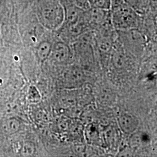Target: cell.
<instances>
[{"mask_svg": "<svg viewBox=\"0 0 157 157\" xmlns=\"http://www.w3.org/2000/svg\"><path fill=\"white\" fill-rule=\"evenodd\" d=\"M34 12L42 27L56 32L64 21L65 11L60 0H35Z\"/></svg>", "mask_w": 157, "mask_h": 157, "instance_id": "obj_1", "label": "cell"}, {"mask_svg": "<svg viewBox=\"0 0 157 157\" xmlns=\"http://www.w3.org/2000/svg\"><path fill=\"white\" fill-rule=\"evenodd\" d=\"M109 11L112 25L115 30L140 28L141 15L124 0H111Z\"/></svg>", "mask_w": 157, "mask_h": 157, "instance_id": "obj_2", "label": "cell"}, {"mask_svg": "<svg viewBox=\"0 0 157 157\" xmlns=\"http://www.w3.org/2000/svg\"><path fill=\"white\" fill-rule=\"evenodd\" d=\"M117 37L121 44L131 52L140 54L147 44V37L139 29L117 30Z\"/></svg>", "mask_w": 157, "mask_h": 157, "instance_id": "obj_3", "label": "cell"}, {"mask_svg": "<svg viewBox=\"0 0 157 157\" xmlns=\"http://www.w3.org/2000/svg\"><path fill=\"white\" fill-rule=\"evenodd\" d=\"M85 20L89 30L95 31L107 23L111 22L109 10L90 8L84 12Z\"/></svg>", "mask_w": 157, "mask_h": 157, "instance_id": "obj_4", "label": "cell"}, {"mask_svg": "<svg viewBox=\"0 0 157 157\" xmlns=\"http://www.w3.org/2000/svg\"><path fill=\"white\" fill-rule=\"evenodd\" d=\"M72 56V51L69 45L62 40L56 41L53 43L50 56L59 63H66Z\"/></svg>", "mask_w": 157, "mask_h": 157, "instance_id": "obj_5", "label": "cell"}, {"mask_svg": "<svg viewBox=\"0 0 157 157\" xmlns=\"http://www.w3.org/2000/svg\"><path fill=\"white\" fill-rule=\"evenodd\" d=\"M118 124L119 128L124 133L131 135L138 129L140 121L133 114L124 112L118 117Z\"/></svg>", "mask_w": 157, "mask_h": 157, "instance_id": "obj_6", "label": "cell"}, {"mask_svg": "<svg viewBox=\"0 0 157 157\" xmlns=\"http://www.w3.org/2000/svg\"><path fill=\"white\" fill-rule=\"evenodd\" d=\"M53 43L49 40H41L36 48V54L41 61L44 62L47 60L51 55Z\"/></svg>", "mask_w": 157, "mask_h": 157, "instance_id": "obj_7", "label": "cell"}, {"mask_svg": "<svg viewBox=\"0 0 157 157\" xmlns=\"http://www.w3.org/2000/svg\"><path fill=\"white\" fill-rule=\"evenodd\" d=\"M19 128L20 123L15 118H9L0 122V130L6 134H13L17 132Z\"/></svg>", "mask_w": 157, "mask_h": 157, "instance_id": "obj_8", "label": "cell"}, {"mask_svg": "<svg viewBox=\"0 0 157 157\" xmlns=\"http://www.w3.org/2000/svg\"><path fill=\"white\" fill-rule=\"evenodd\" d=\"M65 79L67 84L76 85L81 83L83 79V74L78 68H72L65 73Z\"/></svg>", "mask_w": 157, "mask_h": 157, "instance_id": "obj_9", "label": "cell"}, {"mask_svg": "<svg viewBox=\"0 0 157 157\" xmlns=\"http://www.w3.org/2000/svg\"><path fill=\"white\" fill-rule=\"evenodd\" d=\"M131 135L130 144L132 147H139L150 141L149 136L144 133L135 132Z\"/></svg>", "mask_w": 157, "mask_h": 157, "instance_id": "obj_10", "label": "cell"}, {"mask_svg": "<svg viewBox=\"0 0 157 157\" xmlns=\"http://www.w3.org/2000/svg\"><path fill=\"white\" fill-rule=\"evenodd\" d=\"M86 136L87 140L90 143H94L100 140L99 130L94 124H90L87 126Z\"/></svg>", "mask_w": 157, "mask_h": 157, "instance_id": "obj_11", "label": "cell"}, {"mask_svg": "<svg viewBox=\"0 0 157 157\" xmlns=\"http://www.w3.org/2000/svg\"><path fill=\"white\" fill-rule=\"evenodd\" d=\"M112 60L116 67L118 68L123 67L126 61V56L123 50L117 47L112 56Z\"/></svg>", "mask_w": 157, "mask_h": 157, "instance_id": "obj_12", "label": "cell"}, {"mask_svg": "<svg viewBox=\"0 0 157 157\" xmlns=\"http://www.w3.org/2000/svg\"><path fill=\"white\" fill-rule=\"evenodd\" d=\"M105 140L108 146L113 147L117 143L118 140V133L112 127H110L104 132Z\"/></svg>", "mask_w": 157, "mask_h": 157, "instance_id": "obj_13", "label": "cell"}, {"mask_svg": "<svg viewBox=\"0 0 157 157\" xmlns=\"http://www.w3.org/2000/svg\"><path fill=\"white\" fill-rule=\"evenodd\" d=\"M91 8L109 10L111 0H90Z\"/></svg>", "mask_w": 157, "mask_h": 157, "instance_id": "obj_14", "label": "cell"}, {"mask_svg": "<svg viewBox=\"0 0 157 157\" xmlns=\"http://www.w3.org/2000/svg\"><path fill=\"white\" fill-rule=\"evenodd\" d=\"M35 152V147L32 143H25L21 149V154L22 156H32Z\"/></svg>", "mask_w": 157, "mask_h": 157, "instance_id": "obj_15", "label": "cell"}, {"mask_svg": "<svg viewBox=\"0 0 157 157\" xmlns=\"http://www.w3.org/2000/svg\"><path fill=\"white\" fill-rule=\"evenodd\" d=\"M75 3L80 8L83 10H87L91 8L90 0H74Z\"/></svg>", "mask_w": 157, "mask_h": 157, "instance_id": "obj_16", "label": "cell"}, {"mask_svg": "<svg viewBox=\"0 0 157 157\" xmlns=\"http://www.w3.org/2000/svg\"><path fill=\"white\" fill-rule=\"evenodd\" d=\"M29 98L30 100H32L34 101H38L40 100L39 93L34 87H32L30 89Z\"/></svg>", "mask_w": 157, "mask_h": 157, "instance_id": "obj_17", "label": "cell"}]
</instances>
